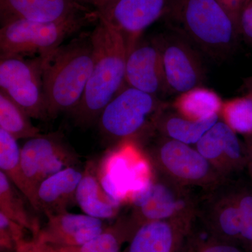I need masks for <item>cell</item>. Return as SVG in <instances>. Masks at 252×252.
Masks as SVG:
<instances>
[{
    "mask_svg": "<svg viewBox=\"0 0 252 252\" xmlns=\"http://www.w3.org/2000/svg\"><path fill=\"white\" fill-rule=\"evenodd\" d=\"M91 32L94 64L80 104L71 114L77 125L97 124L107 104L126 87L127 45L122 34L102 18Z\"/></svg>",
    "mask_w": 252,
    "mask_h": 252,
    "instance_id": "cell-1",
    "label": "cell"
},
{
    "mask_svg": "<svg viewBox=\"0 0 252 252\" xmlns=\"http://www.w3.org/2000/svg\"><path fill=\"white\" fill-rule=\"evenodd\" d=\"M94 64L91 33H82L46 56L43 89L50 119L72 113L80 104Z\"/></svg>",
    "mask_w": 252,
    "mask_h": 252,
    "instance_id": "cell-2",
    "label": "cell"
},
{
    "mask_svg": "<svg viewBox=\"0 0 252 252\" xmlns=\"http://www.w3.org/2000/svg\"><path fill=\"white\" fill-rule=\"evenodd\" d=\"M165 17L212 55L229 52L240 34L238 23L217 0H174Z\"/></svg>",
    "mask_w": 252,
    "mask_h": 252,
    "instance_id": "cell-3",
    "label": "cell"
},
{
    "mask_svg": "<svg viewBox=\"0 0 252 252\" xmlns=\"http://www.w3.org/2000/svg\"><path fill=\"white\" fill-rule=\"evenodd\" d=\"M97 21L95 11H91L57 22L9 21L0 30V59L36 54L46 57L61 47L69 36Z\"/></svg>",
    "mask_w": 252,
    "mask_h": 252,
    "instance_id": "cell-4",
    "label": "cell"
},
{
    "mask_svg": "<svg viewBox=\"0 0 252 252\" xmlns=\"http://www.w3.org/2000/svg\"><path fill=\"white\" fill-rule=\"evenodd\" d=\"M97 175L106 192L122 205L152 183L148 160L135 144L126 141L101 159Z\"/></svg>",
    "mask_w": 252,
    "mask_h": 252,
    "instance_id": "cell-5",
    "label": "cell"
},
{
    "mask_svg": "<svg viewBox=\"0 0 252 252\" xmlns=\"http://www.w3.org/2000/svg\"><path fill=\"white\" fill-rule=\"evenodd\" d=\"M162 107L157 96L126 86L101 114L99 132L109 144L121 143L142 130Z\"/></svg>",
    "mask_w": 252,
    "mask_h": 252,
    "instance_id": "cell-6",
    "label": "cell"
},
{
    "mask_svg": "<svg viewBox=\"0 0 252 252\" xmlns=\"http://www.w3.org/2000/svg\"><path fill=\"white\" fill-rule=\"evenodd\" d=\"M45 59L43 56L0 59V91L22 107L32 119L41 121L50 119L43 89Z\"/></svg>",
    "mask_w": 252,
    "mask_h": 252,
    "instance_id": "cell-7",
    "label": "cell"
},
{
    "mask_svg": "<svg viewBox=\"0 0 252 252\" xmlns=\"http://www.w3.org/2000/svg\"><path fill=\"white\" fill-rule=\"evenodd\" d=\"M79 156L59 132L28 139L21 147V161L29 190V203L34 210L35 195L43 181L67 167L78 166Z\"/></svg>",
    "mask_w": 252,
    "mask_h": 252,
    "instance_id": "cell-8",
    "label": "cell"
},
{
    "mask_svg": "<svg viewBox=\"0 0 252 252\" xmlns=\"http://www.w3.org/2000/svg\"><path fill=\"white\" fill-rule=\"evenodd\" d=\"M174 0H111L96 11L124 36L127 52L141 39L142 33L158 20L165 17Z\"/></svg>",
    "mask_w": 252,
    "mask_h": 252,
    "instance_id": "cell-9",
    "label": "cell"
},
{
    "mask_svg": "<svg viewBox=\"0 0 252 252\" xmlns=\"http://www.w3.org/2000/svg\"><path fill=\"white\" fill-rule=\"evenodd\" d=\"M161 51L167 91L177 94L202 86L205 74L198 55L179 39H157Z\"/></svg>",
    "mask_w": 252,
    "mask_h": 252,
    "instance_id": "cell-10",
    "label": "cell"
},
{
    "mask_svg": "<svg viewBox=\"0 0 252 252\" xmlns=\"http://www.w3.org/2000/svg\"><path fill=\"white\" fill-rule=\"evenodd\" d=\"M126 86L157 96L167 91L161 51L157 39H140L127 52Z\"/></svg>",
    "mask_w": 252,
    "mask_h": 252,
    "instance_id": "cell-11",
    "label": "cell"
},
{
    "mask_svg": "<svg viewBox=\"0 0 252 252\" xmlns=\"http://www.w3.org/2000/svg\"><path fill=\"white\" fill-rule=\"evenodd\" d=\"M34 239L54 248L77 247L84 245L100 234L108 225L105 220L87 215L69 212L47 217Z\"/></svg>",
    "mask_w": 252,
    "mask_h": 252,
    "instance_id": "cell-12",
    "label": "cell"
},
{
    "mask_svg": "<svg viewBox=\"0 0 252 252\" xmlns=\"http://www.w3.org/2000/svg\"><path fill=\"white\" fill-rule=\"evenodd\" d=\"M89 11L76 0H0L1 26L18 19L57 22Z\"/></svg>",
    "mask_w": 252,
    "mask_h": 252,
    "instance_id": "cell-13",
    "label": "cell"
},
{
    "mask_svg": "<svg viewBox=\"0 0 252 252\" xmlns=\"http://www.w3.org/2000/svg\"><path fill=\"white\" fill-rule=\"evenodd\" d=\"M83 173L78 166L69 167L43 181L36 190L34 210L46 217L67 212L77 204L76 193Z\"/></svg>",
    "mask_w": 252,
    "mask_h": 252,
    "instance_id": "cell-14",
    "label": "cell"
},
{
    "mask_svg": "<svg viewBox=\"0 0 252 252\" xmlns=\"http://www.w3.org/2000/svg\"><path fill=\"white\" fill-rule=\"evenodd\" d=\"M77 204L89 216L102 220H112L119 214L122 204L104 190L97 175V163H86L76 193Z\"/></svg>",
    "mask_w": 252,
    "mask_h": 252,
    "instance_id": "cell-15",
    "label": "cell"
},
{
    "mask_svg": "<svg viewBox=\"0 0 252 252\" xmlns=\"http://www.w3.org/2000/svg\"><path fill=\"white\" fill-rule=\"evenodd\" d=\"M160 160L169 171L187 180H198L206 175L208 164L198 152L188 144L170 140L160 147Z\"/></svg>",
    "mask_w": 252,
    "mask_h": 252,
    "instance_id": "cell-16",
    "label": "cell"
},
{
    "mask_svg": "<svg viewBox=\"0 0 252 252\" xmlns=\"http://www.w3.org/2000/svg\"><path fill=\"white\" fill-rule=\"evenodd\" d=\"M223 103L217 92L200 86L177 94L173 105L182 117L203 122L218 118Z\"/></svg>",
    "mask_w": 252,
    "mask_h": 252,
    "instance_id": "cell-17",
    "label": "cell"
},
{
    "mask_svg": "<svg viewBox=\"0 0 252 252\" xmlns=\"http://www.w3.org/2000/svg\"><path fill=\"white\" fill-rule=\"evenodd\" d=\"M175 235L171 225L162 220L145 222L131 238L127 252H172Z\"/></svg>",
    "mask_w": 252,
    "mask_h": 252,
    "instance_id": "cell-18",
    "label": "cell"
},
{
    "mask_svg": "<svg viewBox=\"0 0 252 252\" xmlns=\"http://www.w3.org/2000/svg\"><path fill=\"white\" fill-rule=\"evenodd\" d=\"M26 200L28 202L19 189L0 171V213L24 226L34 238L41 226L37 219L28 210Z\"/></svg>",
    "mask_w": 252,
    "mask_h": 252,
    "instance_id": "cell-19",
    "label": "cell"
},
{
    "mask_svg": "<svg viewBox=\"0 0 252 252\" xmlns=\"http://www.w3.org/2000/svg\"><path fill=\"white\" fill-rule=\"evenodd\" d=\"M130 203L140 210L145 222L166 219L171 216L177 207L171 192L165 186L153 182L147 189L136 194Z\"/></svg>",
    "mask_w": 252,
    "mask_h": 252,
    "instance_id": "cell-20",
    "label": "cell"
},
{
    "mask_svg": "<svg viewBox=\"0 0 252 252\" xmlns=\"http://www.w3.org/2000/svg\"><path fill=\"white\" fill-rule=\"evenodd\" d=\"M196 144L198 152L206 159L216 158L223 153L233 159L241 156L238 137L224 122H217Z\"/></svg>",
    "mask_w": 252,
    "mask_h": 252,
    "instance_id": "cell-21",
    "label": "cell"
},
{
    "mask_svg": "<svg viewBox=\"0 0 252 252\" xmlns=\"http://www.w3.org/2000/svg\"><path fill=\"white\" fill-rule=\"evenodd\" d=\"M31 119L22 107L0 91V128L16 140H28L41 135L40 130L33 125Z\"/></svg>",
    "mask_w": 252,
    "mask_h": 252,
    "instance_id": "cell-22",
    "label": "cell"
},
{
    "mask_svg": "<svg viewBox=\"0 0 252 252\" xmlns=\"http://www.w3.org/2000/svg\"><path fill=\"white\" fill-rule=\"evenodd\" d=\"M0 170L19 189L29 202V190L21 161V148L18 140L1 128H0Z\"/></svg>",
    "mask_w": 252,
    "mask_h": 252,
    "instance_id": "cell-23",
    "label": "cell"
},
{
    "mask_svg": "<svg viewBox=\"0 0 252 252\" xmlns=\"http://www.w3.org/2000/svg\"><path fill=\"white\" fill-rule=\"evenodd\" d=\"M222 116L224 123L235 133L252 135V96L247 94L223 102Z\"/></svg>",
    "mask_w": 252,
    "mask_h": 252,
    "instance_id": "cell-24",
    "label": "cell"
},
{
    "mask_svg": "<svg viewBox=\"0 0 252 252\" xmlns=\"http://www.w3.org/2000/svg\"><path fill=\"white\" fill-rule=\"evenodd\" d=\"M218 122V118L194 122L182 117H170L164 122V130L172 140L187 144H197L209 129Z\"/></svg>",
    "mask_w": 252,
    "mask_h": 252,
    "instance_id": "cell-25",
    "label": "cell"
},
{
    "mask_svg": "<svg viewBox=\"0 0 252 252\" xmlns=\"http://www.w3.org/2000/svg\"><path fill=\"white\" fill-rule=\"evenodd\" d=\"M121 223L108 225L100 234L84 245L77 247L54 248L58 252H121L124 240Z\"/></svg>",
    "mask_w": 252,
    "mask_h": 252,
    "instance_id": "cell-26",
    "label": "cell"
},
{
    "mask_svg": "<svg viewBox=\"0 0 252 252\" xmlns=\"http://www.w3.org/2000/svg\"><path fill=\"white\" fill-rule=\"evenodd\" d=\"M24 226L0 213V245L8 250H16L25 240Z\"/></svg>",
    "mask_w": 252,
    "mask_h": 252,
    "instance_id": "cell-27",
    "label": "cell"
},
{
    "mask_svg": "<svg viewBox=\"0 0 252 252\" xmlns=\"http://www.w3.org/2000/svg\"><path fill=\"white\" fill-rule=\"evenodd\" d=\"M220 228L227 236L238 237L241 235V215L239 207H230L220 215Z\"/></svg>",
    "mask_w": 252,
    "mask_h": 252,
    "instance_id": "cell-28",
    "label": "cell"
},
{
    "mask_svg": "<svg viewBox=\"0 0 252 252\" xmlns=\"http://www.w3.org/2000/svg\"><path fill=\"white\" fill-rule=\"evenodd\" d=\"M239 210L242 221L240 236L252 242V196L248 195L242 199Z\"/></svg>",
    "mask_w": 252,
    "mask_h": 252,
    "instance_id": "cell-29",
    "label": "cell"
},
{
    "mask_svg": "<svg viewBox=\"0 0 252 252\" xmlns=\"http://www.w3.org/2000/svg\"><path fill=\"white\" fill-rule=\"evenodd\" d=\"M238 30L246 40L252 43V0H246L238 17Z\"/></svg>",
    "mask_w": 252,
    "mask_h": 252,
    "instance_id": "cell-30",
    "label": "cell"
},
{
    "mask_svg": "<svg viewBox=\"0 0 252 252\" xmlns=\"http://www.w3.org/2000/svg\"><path fill=\"white\" fill-rule=\"evenodd\" d=\"M16 252H58L52 246L40 243L35 239L23 242L18 245Z\"/></svg>",
    "mask_w": 252,
    "mask_h": 252,
    "instance_id": "cell-31",
    "label": "cell"
},
{
    "mask_svg": "<svg viewBox=\"0 0 252 252\" xmlns=\"http://www.w3.org/2000/svg\"><path fill=\"white\" fill-rule=\"evenodd\" d=\"M217 1L235 20V22L238 23L239 15L246 0H217Z\"/></svg>",
    "mask_w": 252,
    "mask_h": 252,
    "instance_id": "cell-32",
    "label": "cell"
},
{
    "mask_svg": "<svg viewBox=\"0 0 252 252\" xmlns=\"http://www.w3.org/2000/svg\"><path fill=\"white\" fill-rule=\"evenodd\" d=\"M200 252H243L237 247L232 245H210L205 249H203Z\"/></svg>",
    "mask_w": 252,
    "mask_h": 252,
    "instance_id": "cell-33",
    "label": "cell"
},
{
    "mask_svg": "<svg viewBox=\"0 0 252 252\" xmlns=\"http://www.w3.org/2000/svg\"><path fill=\"white\" fill-rule=\"evenodd\" d=\"M76 1L84 6H85L86 4L91 5L95 8L96 11H98L99 10L103 9L111 0H76Z\"/></svg>",
    "mask_w": 252,
    "mask_h": 252,
    "instance_id": "cell-34",
    "label": "cell"
},
{
    "mask_svg": "<svg viewBox=\"0 0 252 252\" xmlns=\"http://www.w3.org/2000/svg\"><path fill=\"white\" fill-rule=\"evenodd\" d=\"M244 86H245V89H246L247 94L252 96V75L245 79Z\"/></svg>",
    "mask_w": 252,
    "mask_h": 252,
    "instance_id": "cell-35",
    "label": "cell"
},
{
    "mask_svg": "<svg viewBox=\"0 0 252 252\" xmlns=\"http://www.w3.org/2000/svg\"></svg>",
    "mask_w": 252,
    "mask_h": 252,
    "instance_id": "cell-36",
    "label": "cell"
}]
</instances>
